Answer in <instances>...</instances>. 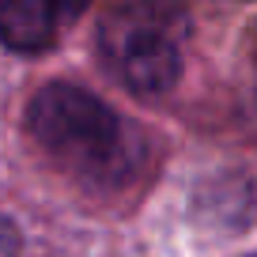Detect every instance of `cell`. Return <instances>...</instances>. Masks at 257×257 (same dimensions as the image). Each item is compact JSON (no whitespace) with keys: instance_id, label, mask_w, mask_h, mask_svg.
<instances>
[{"instance_id":"obj_1","label":"cell","mask_w":257,"mask_h":257,"mask_svg":"<svg viewBox=\"0 0 257 257\" xmlns=\"http://www.w3.org/2000/svg\"><path fill=\"white\" fill-rule=\"evenodd\" d=\"M27 133L64 178L91 193L121 189L148 163L144 133L76 83H46L27 106Z\"/></svg>"},{"instance_id":"obj_2","label":"cell","mask_w":257,"mask_h":257,"mask_svg":"<svg viewBox=\"0 0 257 257\" xmlns=\"http://www.w3.org/2000/svg\"><path fill=\"white\" fill-rule=\"evenodd\" d=\"M189 12L182 0H125L98 23V53L125 91L159 98L182 76Z\"/></svg>"},{"instance_id":"obj_3","label":"cell","mask_w":257,"mask_h":257,"mask_svg":"<svg viewBox=\"0 0 257 257\" xmlns=\"http://www.w3.org/2000/svg\"><path fill=\"white\" fill-rule=\"evenodd\" d=\"M53 0H0V46L12 53H42L57 38Z\"/></svg>"},{"instance_id":"obj_4","label":"cell","mask_w":257,"mask_h":257,"mask_svg":"<svg viewBox=\"0 0 257 257\" xmlns=\"http://www.w3.org/2000/svg\"><path fill=\"white\" fill-rule=\"evenodd\" d=\"M19 246H23V238H19L16 223H12V219H4V216H0V253H16Z\"/></svg>"},{"instance_id":"obj_5","label":"cell","mask_w":257,"mask_h":257,"mask_svg":"<svg viewBox=\"0 0 257 257\" xmlns=\"http://www.w3.org/2000/svg\"><path fill=\"white\" fill-rule=\"evenodd\" d=\"M53 4H57V16H61V19H72L76 12H83V8H87L91 0H53Z\"/></svg>"}]
</instances>
